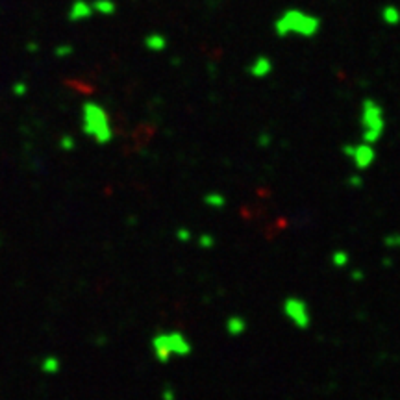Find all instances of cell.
Here are the masks:
<instances>
[{
  "instance_id": "obj_4",
  "label": "cell",
  "mask_w": 400,
  "mask_h": 400,
  "mask_svg": "<svg viewBox=\"0 0 400 400\" xmlns=\"http://www.w3.org/2000/svg\"><path fill=\"white\" fill-rule=\"evenodd\" d=\"M152 349H154L156 356H158V360L167 361L172 354H189L191 352V344L188 343V339L183 338L182 333H163V335L154 338Z\"/></svg>"
},
{
  "instance_id": "obj_5",
  "label": "cell",
  "mask_w": 400,
  "mask_h": 400,
  "mask_svg": "<svg viewBox=\"0 0 400 400\" xmlns=\"http://www.w3.org/2000/svg\"><path fill=\"white\" fill-rule=\"evenodd\" d=\"M285 313L288 317H291V321L297 324L299 328H306L308 326V322H310V313H308V308L302 300L299 299H289L285 300Z\"/></svg>"
},
{
  "instance_id": "obj_11",
  "label": "cell",
  "mask_w": 400,
  "mask_h": 400,
  "mask_svg": "<svg viewBox=\"0 0 400 400\" xmlns=\"http://www.w3.org/2000/svg\"><path fill=\"white\" fill-rule=\"evenodd\" d=\"M91 8H93V11H97L99 15H115L117 11V4L113 2V0H94L93 4H91Z\"/></svg>"
},
{
  "instance_id": "obj_1",
  "label": "cell",
  "mask_w": 400,
  "mask_h": 400,
  "mask_svg": "<svg viewBox=\"0 0 400 400\" xmlns=\"http://www.w3.org/2000/svg\"><path fill=\"white\" fill-rule=\"evenodd\" d=\"M321 24V19L313 13H308V11L299 10V8H289L276 17L272 28H274V33L278 38L299 35V38L310 39L319 33Z\"/></svg>"
},
{
  "instance_id": "obj_10",
  "label": "cell",
  "mask_w": 400,
  "mask_h": 400,
  "mask_svg": "<svg viewBox=\"0 0 400 400\" xmlns=\"http://www.w3.org/2000/svg\"><path fill=\"white\" fill-rule=\"evenodd\" d=\"M382 21L385 22V24H389V26H397V24H400V10L399 8H397V6H393V4L383 6L382 8Z\"/></svg>"
},
{
  "instance_id": "obj_8",
  "label": "cell",
  "mask_w": 400,
  "mask_h": 400,
  "mask_svg": "<svg viewBox=\"0 0 400 400\" xmlns=\"http://www.w3.org/2000/svg\"><path fill=\"white\" fill-rule=\"evenodd\" d=\"M271 71H272V61L269 60V58H265V56H261V58L254 60V63L250 65V74L256 78L269 76Z\"/></svg>"
},
{
  "instance_id": "obj_6",
  "label": "cell",
  "mask_w": 400,
  "mask_h": 400,
  "mask_svg": "<svg viewBox=\"0 0 400 400\" xmlns=\"http://www.w3.org/2000/svg\"><path fill=\"white\" fill-rule=\"evenodd\" d=\"M93 13V8L89 2L85 0H76L74 4L71 6V10H69V19L71 21H83V19H89Z\"/></svg>"
},
{
  "instance_id": "obj_7",
  "label": "cell",
  "mask_w": 400,
  "mask_h": 400,
  "mask_svg": "<svg viewBox=\"0 0 400 400\" xmlns=\"http://www.w3.org/2000/svg\"><path fill=\"white\" fill-rule=\"evenodd\" d=\"M372 160H374V150H372V147L369 143L361 144V147H358V149L354 150V161L361 169L371 165Z\"/></svg>"
},
{
  "instance_id": "obj_3",
  "label": "cell",
  "mask_w": 400,
  "mask_h": 400,
  "mask_svg": "<svg viewBox=\"0 0 400 400\" xmlns=\"http://www.w3.org/2000/svg\"><path fill=\"white\" fill-rule=\"evenodd\" d=\"M361 124H363V139L365 143H376L382 135L385 121H383L382 108L374 100L363 102V113H361Z\"/></svg>"
},
{
  "instance_id": "obj_2",
  "label": "cell",
  "mask_w": 400,
  "mask_h": 400,
  "mask_svg": "<svg viewBox=\"0 0 400 400\" xmlns=\"http://www.w3.org/2000/svg\"><path fill=\"white\" fill-rule=\"evenodd\" d=\"M83 128L99 143H108L111 139V124L102 106L88 102L83 106Z\"/></svg>"
},
{
  "instance_id": "obj_9",
  "label": "cell",
  "mask_w": 400,
  "mask_h": 400,
  "mask_svg": "<svg viewBox=\"0 0 400 400\" xmlns=\"http://www.w3.org/2000/svg\"><path fill=\"white\" fill-rule=\"evenodd\" d=\"M144 47L149 50H154V52H160V50H163L167 47V39L163 33H149L147 38H144Z\"/></svg>"
}]
</instances>
